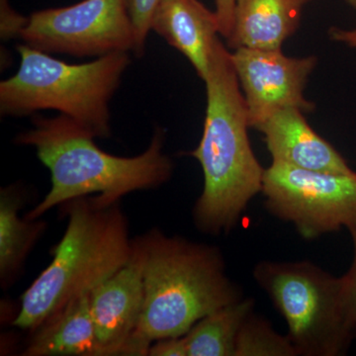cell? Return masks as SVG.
Masks as SVG:
<instances>
[{"mask_svg":"<svg viewBox=\"0 0 356 356\" xmlns=\"http://www.w3.org/2000/svg\"><path fill=\"white\" fill-rule=\"evenodd\" d=\"M232 60L247 105L250 128L257 130L280 110L297 108L312 113L315 104L304 95L317 65L315 56L288 57L281 50L240 48Z\"/></svg>","mask_w":356,"mask_h":356,"instance_id":"obj_9","label":"cell"},{"mask_svg":"<svg viewBox=\"0 0 356 356\" xmlns=\"http://www.w3.org/2000/svg\"><path fill=\"white\" fill-rule=\"evenodd\" d=\"M151 31L180 51L205 81L220 36L216 11L199 0H161L152 17Z\"/></svg>","mask_w":356,"mask_h":356,"instance_id":"obj_12","label":"cell"},{"mask_svg":"<svg viewBox=\"0 0 356 356\" xmlns=\"http://www.w3.org/2000/svg\"><path fill=\"white\" fill-rule=\"evenodd\" d=\"M17 72L0 83V114L25 117L44 110L65 115L95 138L111 136L110 102L131 65L129 53L69 64L25 44L16 47Z\"/></svg>","mask_w":356,"mask_h":356,"instance_id":"obj_5","label":"cell"},{"mask_svg":"<svg viewBox=\"0 0 356 356\" xmlns=\"http://www.w3.org/2000/svg\"><path fill=\"white\" fill-rule=\"evenodd\" d=\"M161 0H126L129 15L137 35L135 56L142 57L146 51L147 37L151 32L152 17Z\"/></svg>","mask_w":356,"mask_h":356,"instance_id":"obj_18","label":"cell"},{"mask_svg":"<svg viewBox=\"0 0 356 356\" xmlns=\"http://www.w3.org/2000/svg\"><path fill=\"white\" fill-rule=\"evenodd\" d=\"M149 356H187V346L184 337H168L154 341L149 346Z\"/></svg>","mask_w":356,"mask_h":356,"instance_id":"obj_21","label":"cell"},{"mask_svg":"<svg viewBox=\"0 0 356 356\" xmlns=\"http://www.w3.org/2000/svg\"><path fill=\"white\" fill-rule=\"evenodd\" d=\"M312 0H236L233 30L227 39L240 48L281 50L298 29L304 7Z\"/></svg>","mask_w":356,"mask_h":356,"instance_id":"obj_13","label":"cell"},{"mask_svg":"<svg viewBox=\"0 0 356 356\" xmlns=\"http://www.w3.org/2000/svg\"><path fill=\"white\" fill-rule=\"evenodd\" d=\"M254 278L286 322L298 356H339L353 341L343 276L313 262H259Z\"/></svg>","mask_w":356,"mask_h":356,"instance_id":"obj_6","label":"cell"},{"mask_svg":"<svg viewBox=\"0 0 356 356\" xmlns=\"http://www.w3.org/2000/svg\"><path fill=\"white\" fill-rule=\"evenodd\" d=\"M135 242L142 255L144 307L134 341L142 355L154 341L184 337L205 316L243 298L219 248L158 229Z\"/></svg>","mask_w":356,"mask_h":356,"instance_id":"obj_3","label":"cell"},{"mask_svg":"<svg viewBox=\"0 0 356 356\" xmlns=\"http://www.w3.org/2000/svg\"><path fill=\"white\" fill-rule=\"evenodd\" d=\"M63 205L67 229L50 264L21 297L13 323L21 330L34 331L70 302L90 294L132 257L134 240L120 204L104 205L86 196Z\"/></svg>","mask_w":356,"mask_h":356,"instance_id":"obj_4","label":"cell"},{"mask_svg":"<svg viewBox=\"0 0 356 356\" xmlns=\"http://www.w3.org/2000/svg\"><path fill=\"white\" fill-rule=\"evenodd\" d=\"M204 83L207 106L202 137L197 147L187 154L197 159L204 177L193 220L203 233L219 236L235 228L248 203L261 193L266 168L250 146L245 97L232 51L220 38Z\"/></svg>","mask_w":356,"mask_h":356,"instance_id":"obj_2","label":"cell"},{"mask_svg":"<svg viewBox=\"0 0 356 356\" xmlns=\"http://www.w3.org/2000/svg\"><path fill=\"white\" fill-rule=\"evenodd\" d=\"M235 356H298V353L287 334L282 336L252 312L238 332Z\"/></svg>","mask_w":356,"mask_h":356,"instance_id":"obj_17","label":"cell"},{"mask_svg":"<svg viewBox=\"0 0 356 356\" xmlns=\"http://www.w3.org/2000/svg\"><path fill=\"white\" fill-rule=\"evenodd\" d=\"M25 197L20 186L0 191V281L2 288L13 284L30 250L43 234L46 222L20 218Z\"/></svg>","mask_w":356,"mask_h":356,"instance_id":"obj_15","label":"cell"},{"mask_svg":"<svg viewBox=\"0 0 356 356\" xmlns=\"http://www.w3.org/2000/svg\"><path fill=\"white\" fill-rule=\"evenodd\" d=\"M23 44L44 53L97 58L134 53L137 35L126 0H81L42 9L28 16L21 32Z\"/></svg>","mask_w":356,"mask_h":356,"instance_id":"obj_8","label":"cell"},{"mask_svg":"<svg viewBox=\"0 0 356 356\" xmlns=\"http://www.w3.org/2000/svg\"><path fill=\"white\" fill-rule=\"evenodd\" d=\"M266 209L307 240L356 228V172L330 173L273 163L262 184Z\"/></svg>","mask_w":356,"mask_h":356,"instance_id":"obj_7","label":"cell"},{"mask_svg":"<svg viewBox=\"0 0 356 356\" xmlns=\"http://www.w3.org/2000/svg\"><path fill=\"white\" fill-rule=\"evenodd\" d=\"M215 11L219 20L220 36L227 40L233 30L236 0H215Z\"/></svg>","mask_w":356,"mask_h":356,"instance_id":"obj_22","label":"cell"},{"mask_svg":"<svg viewBox=\"0 0 356 356\" xmlns=\"http://www.w3.org/2000/svg\"><path fill=\"white\" fill-rule=\"evenodd\" d=\"M95 139L65 115H34L31 128L18 134L14 142L35 149L51 173V188L26 218L39 219L56 206L90 195L104 205H113L132 192L158 188L172 177L163 129H154L149 146L135 156L106 153Z\"/></svg>","mask_w":356,"mask_h":356,"instance_id":"obj_1","label":"cell"},{"mask_svg":"<svg viewBox=\"0 0 356 356\" xmlns=\"http://www.w3.org/2000/svg\"><path fill=\"white\" fill-rule=\"evenodd\" d=\"M25 356H105L96 336L90 294L74 300L32 332Z\"/></svg>","mask_w":356,"mask_h":356,"instance_id":"obj_14","label":"cell"},{"mask_svg":"<svg viewBox=\"0 0 356 356\" xmlns=\"http://www.w3.org/2000/svg\"><path fill=\"white\" fill-rule=\"evenodd\" d=\"M297 108L280 110L257 129L264 135L273 163L330 173L355 172L346 159L312 129Z\"/></svg>","mask_w":356,"mask_h":356,"instance_id":"obj_11","label":"cell"},{"mask_svg":"<svg viewBox=\"0 0 356 356\" xmlns=\"http://www.w3.org/2000/svg\"><path fill=\"white\" fill-rule=\"evenodd\" d=\"M332 41L346 44V47L356 50V28L355 29H341L332 28L329 32Z\"/></svg>","mask_w":356,"mask_h":356,"instance_id":"obj_23","label":"cell"},{"mask_svg":"<svg viewBox=\"0 0 356 356\" xmlns=\"http://www.w3.org/2000/svg\"><path fill=\"white\" fill-rule=\"evenodd\" d=\"M254 308V299L243 297L199 320L184 334L187 356H235L238 332Z\"/></svg>","mask_w":356,"mask_h":356,"instance_id":"obj_16","label":"cell"},{"mask_svg":"<svg viewBox=\"0 0 356 356\" xmlns=\"http://www.w3.org/2000/svg\"><path fill=\"white\" fill-rule=\"evenodd\" d=\"M143 307L142 255L134 238L130 261L90 293L91 315L105 356H140L134 336Z\"/></svg>","mask_w":356,"mask_h":356,"instance_id":"obj_10","label":"cell"},{"mask_svg":"<svg viewBox=\"0 0 356 356\" xmlns=\"http://www.w3.org/2000/svg\"><path fill=\"white\" fill-rule=\"evenodd\" d=\"M353 245V264L348 273L343 276L344 297H346V307L350 315L351 325H353V334L356 337V228L350 231Z\"/></svg>","mask_w":356,"mask_h":356,"instance_id":"obj_20","label":"cell"},{"mask_svg":"<svg viewBox=\"0 0 356 356\" xmlns=\"http://www.w3.org/2000/svg\"><path fill=\"white\" fill-rule=\"evenodd\" d=\"M27 21V16L14 10L9 0H0V38L2 42L19 38Z\"/></svg>","mask_w":356,"mask_h":356,"instance_id":"obj_19","label":"cell"},{"mask_svg":"<svg viewBox=\"0 0 356 356\" xmlns=\"http://www.w3.org/2000/svg\"><path fill=\"white\" fill-rule=\"evenodd\" d=\"M346 1L348 6L353 7V8L356 10V0H346Z\"/></svg>","mask_w":356,"mask_h":356,"instance_id":"obj_24","label":"cell"}]
</instances>
